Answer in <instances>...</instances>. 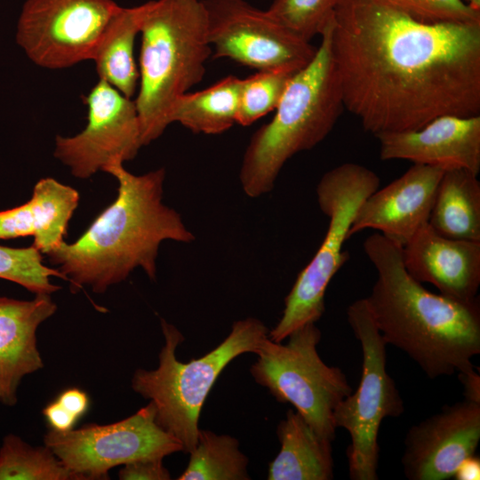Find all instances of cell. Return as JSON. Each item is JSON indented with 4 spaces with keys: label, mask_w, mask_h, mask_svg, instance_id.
<instances>
[{
    "label": "cell",
    "mask_w": 480,
    "mask_h": 480,
    "mask_svg": "<svg viewBox=\"0 0 480 480\" xmlns=\"http://www.w3.org/2000/svg\"><path fill=\"white\" fill-rule=\"evenodd\" d=\"M64 279L58 269L43 264L41 252L33 244L12 248L0 245V278L21 285L36 294H51L60 287L51 283V276Z\"/></svg>",
    "instance_id": "4316f807"
},
{
    "label": "cell",
    "mask_w": 480,
    "mask_h": 480,
    "mask_svg": "<svg viewBox=\"0 0 480 480\" xmlns=\"http://www.w3.org/2000/svg\"><path fill=\"white\" fill-rule=\"evenodd\" d=\"M72 473L46 445L34 447L14 434L0 447V480H69Z\"/></svg>",
    "instance_id": "d4e9b609"
},
{
    "label": "cell",
    "mask_w": 480,
    "mask_h": 480,
    "mask_svg": "<svg viewBox=\"0 0 480 480\" xmlns=\"http://www.w3.org/2000/svg\"><path fill=\"white\" fill-rule=\"evenodd\" d=\"M140 7L139 92L134 101L147 146L171 124L178 98L203 80L212 48L202 0H151Z\"/></svg>",
    "instance_id": "5b68a950"
},
{
    "label": "cell",
    "mask_w": 480,
    "mask_h": 480,
    "mask_svg": "<svg viewBox=\"0 0 480 480\" xmlns=\"http://www.w3.org/2000/svg\"><path fill=\"white\" fill-rule=\"evenodd\" d=\"M444 169L413 164L403 175L362 203L349 237L373 229L403 246L428 222L438 183Z\"/></svg>",
    "instance_id": "9a60e30c"
},
{
    "label": "cell",
    "mask_w": 480,
    "mask_h": 480,
    "mask_svg": "<svg viewBox=\"0 0 480 480\" xmlns=\"http://www.w3.org/2000/svg\"><path fill=\"white\" fill-rule=\"evenodd\" d=\"M379 186V176L356 163H344L322 176L316 187V198L329 220L327 231L285 297L282 316L268 332L271 340L282 342L294 330L321 318L328 284L349 256L343 245L349 237L354 218L362 203Z\"/></svg>",
    "instance_id": "52a82bcc"
},
{
    "label": "cell",
    "mask_w": 480,
    "mask_h": 480,
    "mask_svg": "<svg viewBox=\"0 0 480 480\" xmlns=\"http://www.w3.org/2000/svg\"><path fill=\"white\" fill-rule=\"evenodd\" d=\"M57 309L50 294L32 300L0 296V403L14 406L22 379L44 367L36 330Z\"/></svg>",
    "instance_id": "ac0fdd59"
},
{
    "label": "cell",
    "mask_w": 480,
    "mask_h": 480,
    "mask_svg": "<svg viewBox=\"0 0 480 480\" xmlns=\"http://www.w3.org/2000/svg\"><path fill=\"white\" fill-rule=\"evenodd\" d=\"M348 322L361 345L362 374L356 392L335 407L332 422L350 436L347 449L348 475L352 480H377L379 429L387 417H398L404 402L387 372L386 342L377 328L365 298L347 308Z\"/></svg>",
    "instance_id": "9c48e42d"
},
{
    "label": "cell",
    "mask_w": 480,
    "mask_h": 480,
    "mask_svg": "<svg viewBox=\"0 0 480 480\" xmlns=\"http://www.w3.org/2000/svg\"><path fill=\"white\" fill-rule=\"evenodd\" d=\"M213 59L227 58L260 70L295 74L317 47L245 0H202Z\"/></svg>",
    "instance_id": "8fae6325"
},
{
    "label": "cell",
    "mask_w": 480,
    "mask_h": 480,
    "mask_svg": "<svg viewBox=\"0 0 480 480\" xmlns=\"http://www.w3.org/2000/svg\"><path fill=\"white\" fill-rule=\"evenodd\" d=\"M293 75L260 70L242 79L236 124L249 126L275 110Z\"/></svg>",
    "instance_id": "484cf974"
},
{
    "label": "cell",
    "mask_w": 480,
    "mask_h": 480,
    "mask_svg": "<svg viewBox=\"0 0 480 480\" xmlns=\"http://www.w3.org/2000/svg\"><path fill=\"white\" fill-rule=\"evenodd\" d=\"M402 257L415 280L439 293L459 300L478 298L480 241L446 237L426 223L402 246Z\"/></svg>",
    "instance_id": "e0dca14e"
},
{
    "label": "cell",
    "mask_w": 480,
    "mask_h": 480,
    "mask_svg": "<svg viewBox=\"0 0 480 480\" xmlns=\"http://www.w3.org/2000/svg\"><path fill=\"white\" fill-rule=\"evenodd\" d=\"M458 376L463 386L464 399L480 404L479 374L475 370H471L466 372H460Z\"/></svg>",
    "instance_id": "d6a6232c"
},
{
    "label": "cell",
    "mask_w": 480,
    "mask_h": 480,
    "mask_svg": "<svg viewBox=\"0 0 480 480\" xmlns=\"http://www.w3.org/2000/svg\"><path fill=\"white\" fill-rule=\"evenodd\" d=\"M56 400L78 419L87 412L90 406L88 395L77 388L63 390Z\"/></svg>",
    "instance_id": "1f68e13d"
},
{
    "label": "cell",
    "mask_w": 480,
    "mask_h": 480,
    "mask_svg": "<svg viewBox=\"0 0 480 480\" xmlns=\"http://www.w3.org/2000/svg\"><path fill=\"white\" fill-rule=\"evenodd\" d=\"M119 7L114 0H27L18 23V39L36 65L69 68L92 60Z\"/></svg>",
    "instance_id": "7c38bea8"
},
{
    "label": "cell",
    "mask_w": 480,
    "mask_h": 480,
    "mask_svg": "<svg viewBox=\"0 0 480 480\" xmlns=\"http://www.w3.org/2000/svg\"><path fill=\"white\" fill-rule=\"evenodd\" d=\"M162 458L141 459L124 464L118 472L121 480H169L171 474Z\"/></svg>",
    "instance_id": "f546056e"
},
{
    "label": "cell",
    "mask_w": 480,
    "mask_h": 480,
    "mask_svg": "<svg viewBox=\"0 0 480 480\" xmlns=\"http://www.w3.org/2000/svg\"><path fill=\"white\" fill-rule=\"evenodd\" d=\"M381 1L422 22H480V11L472 9L464 0Z\"/></svg>",
    "instance_id": "f1b7e54d"
},
{
    "label": "cell",
    "mask_w": 480,
    "mask_h": 480,
    "mask_svg": "<svg viewBox=\"0 0 480 480\" xmlns=\"http://www.w3.org/2000/svg\"><path fill=\"white\" fill-rule=\"evenodd\" d=\"M331 42L344 108L375 136L479 116L480 22H422L381 0H347Z\"/></svg>",
    "instance_id": "6da1fadb"
},
{
    "label": "cell",
    "mask_w": 480,
    "mask_h": 480,
    "mask_svg": "<svg viewBox=\"0 0 480 480\" xmlns=\"http://www.w3.org/2000/svg\"><path fill=\"white\" fill-rule=\"evenodd\" d=\"M140 4L120 6L103 30L91 60L95 63L100 80L130 99L139 84L134 44L140 34Z\"/></svg>",
    "instance_id": "7402d4cb"
},
{
    "label": "cell",
    "mask_w": 480,
    "mask_h": 480,
    "mask_svg": "<svg viewBox=\"0 0 480 480\" xmlns=\"http://www.w3.org/2000/svg\"><path fill=\"white\" fill-rule=\"evenodd\" d=\"M43 414L52 430L58 432L72 430L79 420L64 408L57 400L48 404L44 408Z\"/></svg>",
    "instance_id": "4dcf8cb0"
},
{
    "label": "cell",
    "mask_w": 480,
    "mask_h": 480,
    "mask_svg": "<svg viewBox=\"0 0 480 480\" xmlns=\"http://www.w3.org/2000/svg\"><path fill=\"white\" fill-rule=\"evenodd\" d=\"M161 328L164 345L158 366L136 370L132 388L153 403L158 425L180 442L184 452L189 453L197 443L202 407L216 380L235 358L256 353L269 330L258 318L237 320L220 345L184 363L176 357L183 334L164 319H161Z\"/></svg>",
    "instance_id": "8992f818"
},
{
    "label": "cell",
    "mask_w": 480,
    "mask_h": 480,
    "mask_svg": "<svg viewBox=\"0 0 480 480\" xmlns=\"http://www.w3.org/2000/svg\"><path fill=\"white\" fill-rule=\"evenodd\" d=\"M78 201L75 188L53 178L41 179L27 203L0 211V239L33 236V245L48 254L64 242Z\"/></svg>",
    "instance_id": "d6986e66"
},
{
    "label": "cell",
    "mask_w": 480,
    "mask_h": 480,
    "mask_svg": "<svg viewBox=\"0 0 480 480\" xmlns=\"http://www.w3.org/2000/svg\"><path fill=\"white\" fill-rule=\"evenodd\" d=\"M103 172L117 180L116 200L75 243L64 241L47 254L73 292L87 285L102 293L137 267L155 280L160 244L195 240L180 213L163 203L164 168L135 175L116 162Z\"/></svg>",
    "instance_id": "3957f363"
},
{
    "label": "cell",
    "mask_w": 480,
    "mask_h": 480,
    "mask_svg": "<svg viewBox=\"0 0 480 480\" xmlns=\"http://www.w3.org/2000/svg\"><path fill=\"white\" fill-rule=\"evenodd\" d=\"M480 460L476 454L466 459L456 470L452 478L457 480L479 479Z\"/></svg>",
    "instance_id": "836d02e7"
},
{
    "label": "cell",
    "mask_w": 480,
    "mask_h": 480,
    "mask_svg": "<svg viewBox=\"0 0 480 480\" xmlns=\"http://www.w3.org/2000/svg\"><path fill=\"white\" fill-rule=\"evenodd\" d=\"M85 128L72 137L58 135L54 156L77 178L86 179L108 165L133 159L143 146L135 101L103 80L84 98Z\"/></svg>",
    "instance_id": "4fadbf2b"
},
{
    "label": "cell",
    "mask_w": 480,
    "mask_h": 480,
    "mask_svg": "<svg viewBox=\"0 0 480 480\" xmlns=\"http://www.w3.org/2000/svg\"><path fill=\"white\" fill-rule=\"evenodd\" d=\"M480 442V404L464 399L410 428L402 465L410 480L452 478L460 464L476 454Z\"/></svg>",
    "instance_id": "5bb4252c"
},
{
    "label": "cell",
    "mask_w": 480,
    "mask_h": 480,
    "mask_svg": "<svg viewBox=\"0 0 480 480\" xmlns=\"http://www.w3.org/2000/svg\"><path fill=\"white\" fill-rule=\"evenodd\" d=\"M472 9L480 11V0H464Z\"/></svg>",
    "instance_id": "e575fe53"
},
{
    "label": "cell",
    "mask_w": 480,
    "mask_h": 480,
    "mask_svg": "<svg viewBox=\"0 0 480 480\" xmlns=\"http://www.w3.org/2000/svg\"><path fill=\"white\" fill-rule=\"evenodd\" d=\"M241 80L228 76L202 91L182 94L172 108L171 124L197 134L227 132L236 124Z\"/></svg>",
    "instance_id": "603a6c76"
},
{
    "label": "cell",
    "mask_w": 480,
    "mask_h": 480,
    "mask_svg": "<svg viewBox=\"0 0 480 480\" xmlns=\"http://www.w3.org/2000/svg\"><path fill=\"white\" fill-rule=\"evenodd\" d=\"M428 223L446 237L480 241V181L477 174L463 168L444 170Z\"/></svg>",
    "instance_id": "44dd1931"
},
{
    "label": "cell",
    "mask_w": 480,
    "mask_h": 480,
    "mask_svg": "<svg viewBox=\"0 0 480 480\" xmlns=\"http://www.w3.org/2000/svg\"><path fill=\"white\" fill-rule=\"evenodd\" d=\"M44 443L76 480L108 479V471L116 466L183 451L180 442L158 425L150 401L115 423L87 424L68 432L51 430Z\"/></svg>",
    "instance_id": "30bf717a"
},
{
    "label": "cell",
    "mask_w": 480,
    "mask_h": 480,
    "mask_svg": "<svg viewBox=\"0 0 480 480\" xmlns=\"http://www.w3.org/2000/svg\"><path fill=\"white\" fill-rule=\"evenodd\" d=\"M332 20L320 35L314 58L290 79L273 118L247 145L239 180L249 197L270 192L285 163L324 140L344 108L332 51Z\"/></svg>",
    "instance_id": "277c9868"
},
{
    "label": "cell",
    "mask_w": 480,
    "mask_h": 480,
    "mask_svg": "<svg viewBox=\"0 0 480 480\" xmlns=\"http://www.w3.org/2000/svg\"><path fill=\"white\" fill-rule=\"evenodd\" d=\"M287 343L266 338L250 372L254 380L281 403L291 404L320 436L332 442V413L352 392L345 373L327 365L316 347L321 331L316 323L304 324L286 338Z\"/></svg>",
    "instance_id": "ba28073f"
},
{
    "label": "cell",
    "mask_w": 480,
    "mask_h": 480,
    "mask_svg": "<svg viewBox=\"0 0 480 480\" xmlns=\"http://www.w3.org/2000/svg\"><path fill=\"white\" fill-rule=\"evenodd\" d=\"M363 247L377 272L365 300L386 344L406 353L430 379L474 370L479 298L459 300L428 291L405 269L402 246L378 232Z\"/></svg>",
    "instance_id": "7a4b0ae2"
},
{
    "label": "cell",
    "mask_w": 480,
    "mask_h": 480,
    "mask_svg": "<svg viewBox=\"0 0 480 480\" xmlns=\"http://www.w3.org/2000/svg\"><path fill=\"white\" fill-rule=\"evenodd\" d=\"M347 0H274L268 11L280 23L310 42L320 36Z\"/></svg>",
    "instance_id": "83f0119b"
},
{
    "label": "cell",
    "mask_w": 480,
    "mask_h": 480,
    "mask_svg": "<svg viewBox=\"0 0 480 480\" xmlns=\"http://www.w3.org/2000/svg\"><path fill=\"white\" fill-rule=\"evenodd\" d=\"M382 160H408L444 170L480 171V116H438L412 131L380 133Z\"/></svg>",
    "instance_id": "2e32d148"
},
{
    "label": "cell",
    "mask_w": 480,
    "mask_h": 480,
    "mask_svg": "<svg viewBox=\"0 0 480 480\" xmlns=\"http://www.w3.org/2000/svg\"><path fill=\"white\" fill-rule=\"evenodd\" d=\"M276 434L281 447L269 463L268 480L333 478L332 442L317 435L298 412H287Z\"/></svg>",
    "instance_id": "ffe728a7"
},
{
    "label": "cell",
    "mask_w": 480,
    "mask_h": 480,
    "mask_svg": "<svg viewBox=\"0 0 480 480\" xmlns=\"http://www.w3.org/2000/svg\"><path fill=\"white\" fill-rule=\"evenodd\" d=\"M178 480H249L248 458L236 438L200 429L197 443Z\"/></svg>",
    "instance_id": "cb8c5ba5"
}]
</instances>
